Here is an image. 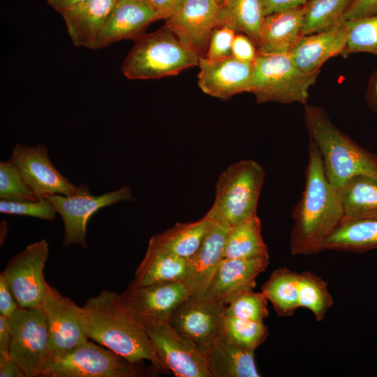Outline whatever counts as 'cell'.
Returning a JSON list of instances; mask_svg holds the SVG:
<instances>
[{
    "label": "cell",
    "instance_id": "e575fe53",
    "mask_svg": "<svg viewBox=\"0 0 377 377\" xmlns=\"http://www.w3.org/2000/svg\"><path fill=\"white\" fill-rule=\"evenodd\" d=\"M347 40L342 55L368 52L377 56V14L346 20Z\"/></svg>",
    "mask_w": 377,
    "mask_h": 377
},
{
    "label": "cell",
    "instance_id": "74e56055",
    "mask_svg": "<svg viewBox=\"0 0 377 377\" xmlns=\"http://www.w3.org/2000/svg\"><path fill=\"white\" fill-rule=\"evenodd\" d=\"M0 212L29 216L47 221H54L57 213L54 205L47 198L33 201H11L1 199Z\"/></svg>",
    "mask_w": 377,
    "mask_h": 377
},
{
    "label": "cell",
    "instance_id": "9c48e42d",
    "mask_svg": "<svg viewBox=\"0 0 377 377\" xmlns=\"http://www.w3.org/2000/svg\"><path fill=\"white\" fill-rule=\"evenodd\" d=\"M55 207L64 225L62 246L73 244L87 249V225L89 219L99 209L123 200H133L129 186L101 195H94L86 184L71 195H52L46 197Z\"/></svg>",
    "mask_w": 377,
    "mask_h": 377
},
{
    "label": "cell",
    "instance_id": "bcb514c9",
    "mask_svg": "<svg viewBox=\"0 0 377 377\" xmlns=\"http://www.w3.org/2000/svg\"><path fill=\"white\" fill-rule=\"evenodd\" d=\"M366 101L369 108L377 116V69L369 80Z\"/></svg>",
    "mask_w": 377,
    "mask_h": 377
},
{
    "label": "cell",
    "instance_id": "5bb4252c",
    "mask_svg": "<svg viewBox=\"0 0 377 377\" xmlns=\"http://www.w3.org/2000/svg\"><path fill=\"white\" fill-rule=\"evenodd\" d=\"M19 169L24 182L37 199L52 195H71L79 188L54 166L43 144H16L9 158Z\"/></svg>",
    "mask_w": 377,
    "mask_h": 377
},
{
    "label": "cell",
    "instance_id": "7402d4cb",
    "mask_svg": "<svg viewBox=\"0 0 377 377\" xmlns=\"http://www.w3.org/2000/svg\"><path fill=\"white\" fill-rule=\"evenodd\" d=\"M231 226L214 221L199 251L189 261L186 284L193 296L206 295L219 265L223 258ZM191 295V296H192Z\"/></svg>",
    "mask_w": 377,
    "mask_h": 377
},
{
    "label": "cell",
    "instance_id": "7bdbcfd3",
    "mask_svg": "<svg viewBox=\"0 0 377 377\" xmlns=\"http://www.w3.org/2000/svg\"><path fill=\"white\" fill-rule=\"evenodd\" d=\"M18 305L8 286L3 274H0V315L8 318Z\"/></svg>",
    "mask_w": 377,
    "mask_h": 377
},
{
    "label": "cell",
    "instance_id": "4fadbf2b",
    "mask_svg": "<svg viewBox=\"0 0 377 377\" xmlns=\"http://www.w3.org/2000/svg\"><path fill=\"white\" fill-rule=\"evenodd\" d=\"M121 294L142 325L169 322L177 308L192 295L184 281H165L144 286L131 283Z\"/></svg>",
    "mask_w": 377,
    "mask_h": 377
},
{
    "label": "cell",
    "instance_id": "681fc988",
    "mask_svg": "<svg viewBox=\"0 0 377 377\" xmlns=\"http://www.w3.org/2000/svg\"><path fill=\"white\" fill-rule=\"evenodd\" d=\"M220 4L224 3L227 0H216Z\"/></svg>",
    "mask_w": 377,
    "mask_h": 377
},
{
    "label": "cell",
    "instance_id": "f1b7e54d",
    "mask_svg": "<svg viewBox=\"0 0 377 377\" xmlns=\"http://www.w3.org/2000/svg\"><path fill=\"white\" fill-rule=\"evenodd\" d=\"M337 192L343 213L342 219L377 216L376 178L355 175L337 189Z\"/></svg>",
    "mask_w": 377,
    "mask_h": 377
},
{
    "label": "cell",
    "instance_id": "2e32d148",
    "mask_svg": "<svg viewBox=\"0 0 377 377\" xmlns=\"http://www.w3.org/2000/svg\"><path fill=\"white\" fill-rule=\"evenodd\" d=\"M41 307L47 319L50 335L47 360L89 339L77 316V304L50 285Z\"/></svg>",
    "mask_w": 377,
    "mask_h": 377
},
{
    "label": "cell",
    "instance_id": "1f68e13d",
    "mask_svg": "<svg viewBox=\"0 0 377 377\" xmlns=\"http://www.w3.org/2000/svg\"><path fill=\"white\" fill-rule=\"evenodd\" d=\"M352 0H309L306 10L302 36L330 29L346 21L345 14Z\"/></svg>",
    "mask_w": 377,
    "mask_h": 377
},
{
    "label": "cell",
    "instance_id": "d590c367",
    "mask_svg": "<svg viewBox=\"0 0 377 377\" xmlns=\"http://www.w3.org/2000/svg\"><path fill=\"white\" fill-rule=\"evenodd\" d=\"M267 301L262 292H245L226 305L224 316L262 323L269 315Z\"/></svg>",
    "mask_w": 377,
    "mask_h": 377
},
{
    "label": "cell",
    "instance_id": "f907efd6",
    "mask_svg": "<svg viewBox=\"0 0 377 377\" xmlns=\"http://www.w3.org/2000/svg\"><path fill=\"white\" fill-rule=\"evenodd\" d=\"M139 1H142V2H145V1H146V0H139Z\"/></svg>",
    "mask_w": 377,
    "mask_h": 377
},
{
    "label": "cell",
    "instance_id": "4316f807",
    "mask_svg": "<svg viewBox=\"0 0 377 377\" xmlns=\"http://www.w3.org/2000/svg\"><path fill=\"white\" fill-rule=\"evenodd\" d=\"M214 220L205 216L189 223H177L172 228L156 235L152 239L169 252L190 260L202 245Z\"/></svg>",
    "mask_w": 377,
    "mask_h": 377
},
{
    "label": "cell",
    "instance_id": "603a6c76",
    "mask_svg": "<svg viewBox=\"0 0 377 377\" xmlns=\"http://www.w3.org/2000/svg\"><path fill=\"white\" fill-rule=\"evenodd\" d=\"M117 1L85 0L62 14L75 46L92 49Z\"/></svg>",
    "mask_w": 377,
    "mask_h": 377
},
{
    "label": "cell",
    "instance_id": "277c9868",
    "mask_svg": "<svg viewBox=\"0 0 377 377\" xmlns=\"http://www.w3.org/2000/svg\"><path fill=\"white\" fill-rule=\"evenodd\" d=\"M200 57L163 25L136 41L121 70L125 77L131 80L159 79L198 66Z\"/></svg>",
    "mask_w": 377,
    "mask_h": 377
},
{
    "label": "cell",
    "instance_id": "f35d334b",
    "mask_svg": "<svg viewBox=\"0 0 377 377\" xmlns=\"http://www.w3.org/2000/svg\"><path fill=\"white\" fill-rule=\"evenodd\" d=\"M236 33L227 27L214 28L207 51L204 56L210 60H221L232 56V45Z\"/></svg>",
    "mask_w": 377,
    "mask_h": 377
},
{
    "label": "cell",
    "instance_id": "8fae6325",
    "mask_svg": "<svg viewBox=\"0 0 377 377\" xmlns=\"http://www.w3.org/2000/svg\"><path fill=\"white\" fill-rule=\"evenodd\" d=\"M226 306L206 295H192L177 308L169 323L206 356L221 336Z\"/></svg>",
    "mask_w": 377,
    "mask_h": 377
},
{
    "label": "cell",
    "instance_id": "8d00e7d4",
    "mask_svg": "<svg viewBox=\"0 0 377 377\" xmlns=\"http://www.w3.org/2000/svg\"><path fill=\"white\" fill-rule=\"evenodd\" d=\"M0 198L11 201L38 200L24 182L17 167L9 159L0 162Z\"/></svg>",
    "mask_w": 377,
    "mask_h": 377
},
{
    "label": "cell",
    "instance_id": "3957f363",
    "mask_svg": "<svg viewBox=\"0 0 377 377\" xmlns=\"http://www.w3.org/2000/svg\"><path fill=\"white\" fill-rule=\"evenodd\" d=\"M304 122L309 140L320 154L325 176L335 189L355 175L377 179V154L343 133L332 122L325 110L306 104Z\"/></svg>",
    "mask_w": 377,
    "mask_h": 377
},
{
    "label": "cell",
    "instance_id": "52a82bcc",
    "mask_svg": "<svg viewBox=\"0 0 377 377\" xmlns=\"http://www.w3.org/2000/svg\"><path fill=\"white\" fill-rule=\"evenodd\" d=\"M139 364L89 340L60 354L51 356L43 365V377H135Z\"/></svg>",
    "mask_w": 377,
    "mask_h": 377
},
{
    "label": "cell",
    "instance_id": "cb8c5ba5",
    "mask_svg": "<svg viewBox=\"0 0 377 377\" xmlns=\"http://www.w3.org/2000/svg\"><path fill=\"white\" fill-rule=\"evenodd\" d=\"M188 272V260L169 252L150 239L131 283L144 286L165 281L186 282Z\"/></svg>",
    "mask_w": 377,
    "mask_h": 377
},
{
    "label": "cell",
    "instance_id": "30bf717a",
    "mask_svg": "<svg viewBox=\"0 0 377 377\" xmlns=\"http://www.w3.org/2000/svg\"><path fill=\"white\" fill-rule=\"evenodd\" d=\"M48 254V244L43 239L13 257L1 272L19 307L41 306L49 286L43 274Z\"/></svg>",
    "mask_w": 377,
    "mask_h": 377
},
{
    "label": "cell",
    "instance_id": "b9f144b4",
    "mask_svg": "<svg viewBox=\"0 0 377 377\" xmlns=\"http://www.w3.org/2000/svg\"><path fill=\"white\" fill-rule=\"evenodd\" d=\"M186 0H146L145 3L156 13L157 20L170 17Z\"/></svg>",
    "mask_w": 377,
    "mask_h": 377
},
{
    "label": "cell",
    "instance_id": "7a4b0ae2",
    "mask_svg": "<svg viewBox=\"0 0 377 377\" xmlns=\"http://www.w3.org/2000/svg\"><path fill=\"white\" fill-rule=\"evenodd\" d=\"M308 152L304 191L292 214L290 251L293 256H311L323 251L325 239L343 215L337 190L328 182L319 150L311 140Z\"/></svg>",
    "mask_w": 377,
    "mask_h": 377
},
{
    "label": "cell",
    "instance_id": "4dcf8cb0",
    "mask_svg": "<svg viewBox=\"0 0 377 377\" xmlns=\"http://www.w3.org/2000/svg\"><path fill=\"white\" fill-rule=\"evenodd\" d=\"M299 274L287 267L278 268L261 287V292L279 316H290L299 308Z\"/></svg>",
    "mask_w": 377,
    "mask_h": 377
},
{
    "label": "cell",
    "instance_id": "ac0fdd59",
    "mask_svg": "<svg viewBox=\"0 0 377 377\" xmlns=\"http://www.w3.org/2000/svg\"><path fill=\"white\" fill-rule=\"evenodd\" d=\"M269 263V256L223 258L205 295L225 305L228 304L238 295L254 289L258 276L265 271Z\"/></svg>",
    "mask_w": 377,
    "mask_h": 377
},
{
    "label": "cell",
    "instance_id": "7dc6e473",
    "mask_svg": "<svg viewBox=\"0 0 377 377\" xmlns=\"http://www.w3.org/2000/svg\"><path fill=\"white\" fill-rule=\"evenodd\" d=\"M10 342V331L8 318L0 315V354H8Z\"/></svg>",
    "mask_w": 377,
    "mask_h": 377
},
{
    "label": "cell",
    "instance_id": "7c38bea8",
    "mask_svg": "<svg viewBox=\"0 0 377 377\" xmlns=\"http://www.w3.org/2000/svg\"><path fill=\"white\" fill-rule=\"evenodd\" d=\"M157 355L177 377H211L205 356L169 322L142 325Z\"/></svg>",
    "mask_w": 377,
    "mask_h": 377
},
{
    "label": "cell",
    "instance_id": "ee69618b",
    "mask_svg": "<svg viewBox=\"0 0 377 377\" xmlns=\"http://www.w3.org/2000/svg\"><path fill=\"white\" fill-rule=\"evenodd\" d=\"M1 377H24L21 368L10 359L8 354H0Z\"/></svg>",
    "mask_w": 377,
    "mask_h": 377
},
{
    "label": "cell",
    "instance_id": "9a60e30c",
    "mask_svg": "<svg viewBox=\"0 0 377 377\" xmlns=\"http://www.w3.org/2000/svg\"><path fill=\"white\" fill-rule=\"evenodd\" d=\"M221 7L216 0H186L164 25L185 47L204 57Z\"/></svg>",
    "mask_w": 377,
    "mask_h": 377
},
{
    "label": "cell",
    "instance_id": "ba28073f",
    "mask_svg": "<svg viewBox=\"0 0 377 377\" xmlns=\"http://www.w3.org/2000/svg\"><path fill=\"white\" fill-rule=\"evenodd\" d=\"M10 342L9 357L25 377L39 376L50 355L47 319L41 307H18L8 318Z\"/></svg>",
    "mask_w": 377,
    "mask_h": 377
},
{
    "label": "cell",
    "instance_id": "e0dca14e",
    "mask_svg": "<svg viewBox=\"0 0 377 377\" xmlns=\"http://www.w3.org/2000/svg\"><path fill=\"white\" fill-rule=\"evenodd\" d=\"M198 84L206 94L228 99L242 92H250L253 63L239 61L233 57L221 60L200 57Z\"/></svg>",
    "mask_w": 377,
    "mask_h": 377
},
{
    "label": "cell",
    "instance_id": "d6986e66",
    "mask_svg": "<svg viewBox=\"0 0 377 377\" xmlns=\"http://www.w3.org/2000/svg\"><path fill=\"white\" fill-rule=\"evenodd\" d=\"M158 20L156 13L139 0H117L91 50L124 39L138 40L149 24Z\"/></svg>",
    "mask_w": 377,
    "mask_h": 377
},
{
    "label": "cell",
    "instance_id": "f546056e",
    "mask_svg": "<svg viewBox=\"0 0 377 377\" xmlns=\"http://www.w3.org/2000/svg\"><path fill=\"white\" fill-rule=\"evenodd\" d=\"M261 230V221L257 215L231 226L226 241L223 258L269 256Z\"/></svg>",
    "mask_w": 377,
    "mask_h": 377
},
{
    "label": "cell",
    "instance_id": "60d3db41",
    "mask_svg": "<svg viewBox=\"0 0 377 377\" xmlns=\"http://www.w3.org/2000/svg\"><path fill=\"white\" fill-rule=\"evenodd\" d=\"M377 14V0H352L346 14L345 20Z\"/></svg>",
    "mask_w": 377,
    "mask_h": 377
},
{
    "label": "cell",
    "instance_id": "c3c4849f",
    "mask_svg": "<svg viewBox=\"0 0 377 377\" xmlns=\"http://www.w3.org/2000/svg\"><path fill=\"white\" fill-rule=\"evenodd\" d=\"M85 0H47V3L61 15Z\"/></svg>",
    "mask_w": 377,
    "mask_h": 377
},
{
    "label": "cell",
    "instance_id": "d6a6232c",
    "mask_svg": "<svg viewBox=\"0 0 377 377\" xmlns=\"http://www.w3.org/2000/svg\"><path fill=\"white\" fill-rule=\"evenodd\" d=\"M333 303L327 283L322 278L309 271L299 274V307L310 310L316 320L321 321Z\"/></svg>",
    "mask_w": 377,
    "mask_h": 377
},
{
    "label": "cell",
    "instance_id": "5b68a950",
    "mask_svg": "<svg viewBox=\"0 0 377 377\" xmlns=\"http://www.w3.org/2000/svg\"><path fill=\"white\" fill-rule=\"evenodd\" d=\"M265 170L253 160H242L219 176L214 203L205 215L212 220L235 226L256 216Z\"/></svg>",
    "mask_w": 377,
    "mask_h": 377
},
{
    "label": "cell",
    "instance_id": "836d02e7",
    "mask_svg": "<svg viewBox=\"0 0 377 377\" xmlns=\"http://www.w3.org/2000/svg\"><path fill=\"white\" fill-rule=\"evenodd\" d=\"M221 335L239 348L255 351L266 340L269 330L263 322L256 323L224 316Z\"/></svg>",
    "mask_w": 377,
    "mask_h": 377
},
{
    "label": "cell",
    "instance_id": "8992f818",
    "mask_svg": "<svg viewBox=\"0 0 377 377\" xmlns=\"http://www.w3.org/2000/svg\"><path fill=\"white\" fill-rule=\"evenodd\" d=\"M318 74L301 71L288 54H258L253 62L250 93L258 103L306 105L309 88L316 82Z\"/></svg>",
    "mask_w": 377,
    "mask_h": 377
},
{
    "label": "cell",
    "instance_id": "d4e9b609",
    "mask_svg": "<svg viewBox=\"0 0 377 377\" xmlns=\"http://www.w3.org/2000/svg\"><path fill=\"white\" fill-rule=\"evenodd\" d=\"M211 377H260L254 351L239 348L221 335L205 356Z\"/></svg>",
    "mask_w": 377,
    "mask_h": 377
},
{
    "label": "cell",
    "instance_id": "ab89813d",
    "mask_svg": "<svg viewBox=\"0 0 377 377\" xmlns=\"http://www.w3.org/2000/svg\"><path fill=\"white\" fill-rule=\"evenodd\" d=\"M232 57L244 62L253 63L258 55L255 43L246 35L237 33L232 45Z\"/></svg>",
    "mask_w": 377,
    "mask_h": 377
},
{
    "label": "cell",
    "instance_id": "44dd1931",
    "mask_svg": "<svg viewBox=\"0 0 377 377\" xmlns=\"http://www.w3.org/2000/svg\"><path fill=\"white\" fill-rule=\"evenodd\" d=\"M305 4L266 15L256 44L258 54H288L302 36Z\"/></svg>",
    "mask_w": 377,
    "mask_h": 377
},
{
    "label": "cell",
    "instance_id": "6da1fadb",
    "mask_svg": "<svg viewBox=\"0 0 377 377\" xmlns=\"http://www.w3.org/2000/svg\"><path fill=\"white\" fill-rule=\"evenodd\" d=\"M76 311L89 339L133 364L149 361L156 371H168L122 294L103 290Z\"/></svg>",
    "mask_w": 377,
    "mask_h": 377
},
{
    "label": "cell",
    "instance_id": "f6af8a7d",
    "mask_svg": "<svg viewBox=\"0 0 377 377\" xmlns=\"http://www.w3.org/2000/svg\"><path fill=\"white\" fill-rule=\"evenodd\" d=\"M308 0H263L266 15L305 4Z\"/></svg>",
    "mask_w": 377,
    "mask_h": 377
},
{
    "label": "cell",
    "instance_id": "83f0119b",
    "mask_svg": "<svg viewBox=\"0 0 377 377\" xmlns=\"http://www.w3.org/2000/svg\"><path fill=\"white\" fill-rule=\"evenodd\" d=\"M266 17L263 0H227L221 5L216 27H227L249 36L256 44Z\"/></svg>",
    "mask_w": 377,
    "mask_h": 377
},
{
    "label": "cell",
    "instance_id": "ffe728a7",
    "mask_svg": "<svg viewBox=\"0 0 377 377\" xmlns=\"http://www.w3.org/2000/svg\"><path fill=\"white\" fill-rule=\"evenodd\" d=\"M347 34L345 21L330 29L302 36L288 54L301 71L305 73H319L326 61L343 54Z\"/></svg>",
    "mask_w": 377,
    "mask_h": 377
},
{
    "label": "cell",
    "instance_id": "484cf974",
    "mask_svg": "<svg viewBox=\"0 0 377 377\" xmlns=\"http://www.w3.org/2000/svg\"><path fill=\"white\" fill-rule=\"evenodd\" d=\"M325 250L352 253L377 250V216L342 219L325 239Z\"/></svg>",
    "mask_w": 377,
    "mask_h": 377
}]
</instances>
